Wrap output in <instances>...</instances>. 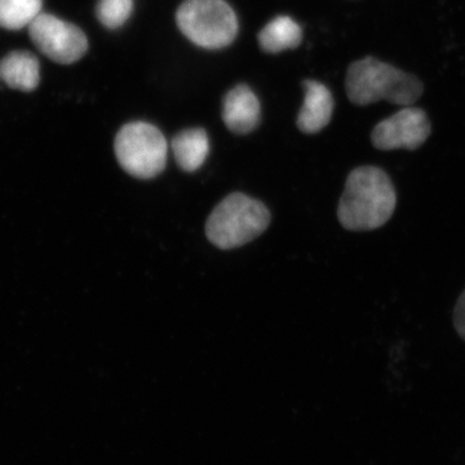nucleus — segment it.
<instances>
[{"label":"nucleus","mask_w":465,"mask_h":465,"mask_svg":"<svg viewBox=\"0 0 465 465\" xmlns=\"http://www.w3.org/2000/svg\"><path fill=\"white\" fill-rule=\"evenodd\" d=\"M397 206V193L381 168L362 166L349 173L339 202L338 217L347 231H375L390 222Z\"/></svg>","instance_id":"obj_1"},{"label":"nucleus","mask_w":465,"mask_h":465,"mask_svg":"<svg viewBox=\"0 0 465 465\" xmlns=\"http://www.w3.org/2000/svg\"><path fill=\"white\" fill-rule=\"evenodd\" d=\"M345 90L354 105L367 106L385 100L410 106L420 99L424 88L416 76L369 56L348 67Z\"/></svg>","instance_id":"obj_2"},{"label":"nucleus","mask_w":465,"mask_h":465,"mask_svg":"<svg viewBox=\"0 0 465 465\" xmlns=\"http://www.w3.org/2000/svg\"><path fill=\"white\" fill-rule=\"evenodd\" d=\"M271 223V213L264 203L243 193H232L211 213L206 235L222 250L244 246L262 235Z\"/></svg>","instance_id":"obj_3"},{"label":"nucleus","mask_w":465,"mask_h":465,"mask_svg":"<svg viewBox=\"0 0 465 465\" xmlns=\"http://www.w3.org/2000/svg\"><path fill=\"white\" fill-rule=\"evenodd\" d=\"M176 24L189 41L206 50H222L237 38V16L225 0H185Z\"/></svg>","instance_id":"obj_4"},{"label":"nucleus","mask_w":465,"mask_h":465,"mask_svg":"<svg viewBox=\"0 0 465 465\" xmlns=\"http://www.w3.org/2000/svg\"><path fill=\"white\" fill-rule=\"evenodd\" d=\"M114 150L118 163L136 179H154L166 168V137L146 122L124 124L116 134Z\"/></svg>","instance_id":"obj_5"},{"label":"nucleus","mask_w":465,"mask_h":465,"mask_svg":"<svg viewBox=\"0 0 465 465\" xmlns=\"http://www.w3.org/2000/svg\"><path fill=\"white\" fill-rule=\"evenodd\" d=\"M29 35L43 54L64 65L81 60L88 50L84 30L54 15H39L29 25Z\"/></svg>","instance_id":"obj_6"},{"label":"nucleus","mask_w":465,"mask_h":465,"mask_svg":"<svg viewBox=\"0 0 465 465\" xmlns=\"http://www.w3.org/2000/svg\"><path fill=\"white\" fill-rule=\"evenodd\" d=\"M432 133V124L424 110L405 106L396 114L376 124L371 134L372 145L384 150H416Z\"/></svg>","instance_id":"obj_7"},{"label":"nucleus","mask_w":465,"mask_h":465,"mask_svg":"<svg viewBox=\"0 0 465 465\" xmlns=\"http://www.w3.org/2000/svg\"><path fill=\"white\" fill-rule=\"evenodd\" d=\"M260 101L249 85L238 84L223 101V121L235 134L252 133L260 124Z\"/></svg>","instance_id":"obj_8"},{"label":"nucleus","mask_w":465,"mask_h":465,"mask_svg":"<svg viewBox=\"0 0 465 465\" xmlns=\"http://www.w3.org/2000/svg\"><path fill=\"white\" fill-rule=\"evenodd\" d=\"M304 104L300 109L298 128L302 133L313 134L330 124L333 113V97L326 85L316 81H304Z\"/></svg>","instance_id":"obj_9"},{"label":"nucleus","mask_w":465,"mask_h":465,"mask_svg":"<svg viewBox=\"0 0 465 465\" xmlns=\"http://www.w3.org/2000/svg\"><path fill=\"white\" fill-rule=\"evenodd\" d=\"M0 81L12 90L32 92L41 82L39 60L27 51H14L0 60Z\"/></svg>","instance_id":"obj_10"},{"label":"nucleus","mask_w":465,"mask_h":465,"mask_svg":"<svg viewBox=\"0 0 465 465\" xmlns=\"http://www.w3.org/2000/svg\"><path fill=\"white\" fill-rule=\"evenodd\" d=\"M171 148L179 167L185 173H194L206 162L210 140L203 128H188L173 137Z\"/></svg>","instance_id":"obj_11"},{"label":"nucleus","mask_w":465,"mask_h":465,"mask_svg":"<svg viewBox=\"0 0 465 465\" xmlns=\"http://www.w3.org/2000/svg\"><path fill=\"white\" fill-rule=\"evenodd\" d=\"M259 45L266 54H281L302 45V27L289 16H278L269 21L259 33Z\"/></svg>","instance_id":"obj_12"},{"label":"nucleus","mask_w":465,"mask_h":465,"mask_svg":"<svg viewBox=\"0 0 465 465\" xmlns=\"http://www.w3.org/2000/svg\"><path fill=\"white\" fill-rule=\"evenodd\" d=\"M43 0H0V27L24 29L42 14Z\"/></svg>","instance_id":"obj_13"},{"label":"nucleus","mask_w":465,"mask_h":465,"mask_svg":"<svg viewBox=\"0 0 465 465\" xmlns=\"http://www.w3.org/2000/svg\"><path fill=\"white\" fill-rule=\"evenodd\" d=\"M134 11V0H99L94 9L101 25L116 30L127 23Z\"/></svg>","instance_id":"obj_14"},{"label":"nucleus","mask_w":465,"mask_h":465,"mask_svg":"<svg viewBox=\"0 0 465 465\" xmlns=\"http://www.w3.org/2000/svg\"><path fill=\"white\" fill-rule=\"evenodd\" d=\"M454 326L459 336L465 341V290L458 299L454 309Z\"/></svg>","instance_id":"obj_15"}]
</instances>
